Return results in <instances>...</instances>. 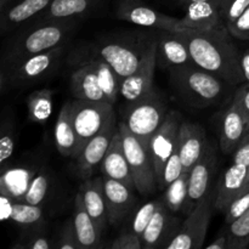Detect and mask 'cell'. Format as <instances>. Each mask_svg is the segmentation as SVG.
I'll return each instance as SVG.
<instances>
[{
  "label": "cell",
  "instance_id": "6da1fadb",
  "mask_svg": "<svg viewBox=\"0 0 249 249\" xmlns=\"http://www.w3.org/2000/svg\"><path fill=\"white\" fill-rule=\"evenodd\" d=\"M180 33L189 46L195 65L229 84H242L241 53L226 27L202 32L186 29Z\"/></svg>",
  "mask_w": 249,
  "mask_h": 249
},
{
  "label": "cell",
  "instance_id": "7a4b0ae2",
  "mask_svg": "<svg viewBox=\"0 0 249 249\" xmlns=\"http://www.w3.org/2000/svg\"><path fill=\"white\" fill-rule=\"evenodd\" d=\"M77 24L78 19L34 22L10 39L5 46L1 66L65 45L74 33Z\"/></svg>",
  "mask_w": 249,
  "mask_h": 249
},
{
  "label": "cell",
  "instance_id": "3957f363",
  "mask_svg": "<svg viewBox=\"0 0 249 249\" xmlns=\"http://www.w3.org/2000/svg\"><path fill=\"white\" fill-rule=\"evenodd\" d=\"M170 83L180 99L195 108H206L221 101L231 84L196 65L174 68Z\"/></svg>",
  "mask_w": 249,
  "mask_h": 249
},
{
  "label": "cell",
  "instance_id": "277c9868",
  "mask_svg": "<svg viewBox=\"0 0 249 249\" xmlns=\"http://www.w3.org/2000/svg\"><path fill=\"white\" fill-rule=\"evenodd\" d=\"M63 56L65 45L57 46L22 58L9 66H1L0 77L7 79L9 85L17 88L32 87L51 77L60 68Z\"/></svg>",
  "mask_w": 249,
  "mask_h": 249
},
{
  "label": "cell",
  "instance_id": "5b68a950",
  "mask_svg": "<svg viewBox=\"0 0 249 249\" xmlns=\"http://www.w3.org/2000/svg\"><path fill=\"white\" fill-rule=\"evenodd\" d=\"M168 113L167 102L155 89L147 96L129 102L123 122L129 130L148 147L151 138L164 123Z\"/></svg>",
  "mask_w": 249,
  "mask_h": 249
},
{
  "label": "cell",
  "instance_id": "8992f818",
  "mask_svg": "<svg viewBox=\"0 0 249 249\" xmlns=\"http://www.w3.org/2000/svg\"><path fill=\"white\" fill-rule=\"evenodd\" d=\"M216 187L195 206L180 225L179 231L167 245V249H201L204 247L209 223L215 209Z\"/></svg>",
  "mask_w": 249,
  "mask_h": 249
},
{
  "label": "cell",
  "instance_id": "52a82bcc",
  "mask_svg": "<svg viewBox=\"0 0 249 249\" xmlns=\"http://www.w3.org/2000/svg\"><path fill=\"white\" fill-rule=\"evenodd\" d=\"M118 126L136 191L142 196H150L156 191L158 185L148 147L129 130L123 121L119 122Z\"/></svg>",
  "mask_w": 249,
  "mask_h": 249
},
{
  "label": "cell",
  "instance_id": "ba28073f",
  "mask_svg": "<svg viewBox=\"0 0 249 249\" xmlns=\"http://www.w3.org/2000/svg\"><path fill=\"white\" fill-rule=\"evenodd\" d=\"M71 114L80 155L85 145L106 126L116 113L113 105L109 102L75 99L71 101Z\"/></svg>",
  "mask_w": 249,
  "mask_h": 249
},
{
  "label": "cell",
  "instance_id": "9c48e42d",
  "mask_svg": "<svg viewBox=\"0 0 249 249\" xmlns=\"http://www.w3.org/2000/svg\"><path fill=\"white\" fill-rule=\"evenodd\" d=\"M150 43L135 44L124 40H106L97 45L95 53L113 68L121 82L138 70Z\"/></svg>",
  "mask_w": 249,
  "mask_h": 249
},
{
  "label": "cell",
  "instance_id": "30bf717a",
  "mask_svg": "<svg viewBox=\"0 0 249 249\" xmlns=\"http://www.w3.org/2000/svg\"><path fill=\"white\" fill-rule=\"evenodd\" d=\"M116 17L121 21L130 22L136 26L150 27L160 31H186V28L182 27L181 19L156 11L141 0H118Z\"/></svg>",
  "mask_w": 249,
  "mask_h": 249
},
{
  "label": "cell",
  "instance_id": "8fae6325",
  "mask_svg": "<svg viewBox=\"0 0 249 249\" xmlns=\"http://www.w3.org/2000/svg\"><path fill=\"white\" fill-rule=\"evenodd\" d=\"M181 122V117L178 112L169 111L164 123L153 134L148 143V152L155 168L157 185L162 181L163 169L178 145Z\"/></svg>",
  "mask_w": 249,
  "mask_h": 249
},
{
  "label": "cell",
  "instance_id": "7c38bea8",
  "mask_svg": "<svg viewBox=\"0 0 249 249\" xmlns=\"http://www.w3.org/2000/svg\"><path fill=\"white\" fill-rule=\"evenodd\" d=\"M216 168V152L213 143L208 141L203 153L196 164L190 170L189 195L182 208L185 216L195 208L197 203L211 191L212 179Z\"/></svg>",
  "mask_w": 249,
  "mask_h": 249
},
{
  "label": "cell",
  "instance_id": "4fadbf2b",
  "mask_svg": "<svg viewBox=\"0 0 249 249\" xmlns=\"http://www.w3.org/2000/svg\"><path fill=\"white\" fill-rule=\"evenodd\" d=\"M156 63H157V41H151L138 70L121 80V95L128 102H134L147 96L155 90Z\"/></svg>",
  "mask_w": 249,
  "mask_h": 249
},
{
  "label": "cell",
  "instance_id": "5bb4252c",
  "mask_svg": "<svg viewBox=\"0 0 249 249\" xmlns=\"http://www.w3.org/2000/svg\"><path fill=\"white\" fill-rule=\"evenodd\" d=\"M181 223L182 221L167 208L163 199H158L157 209L141 236L143 249L167 247L179 231Z\"/></svg>",
  "mask_w": 249,
  "mask_h": 249
},
{
  "label": "cell",
  "instance_id": "9a60e30c",
  "mask_svg": "<svg viewBox=\"0 0 249 249\" xmlns=\"http://www.w3.org/2000/svg\"><path fill=\"white\" fill-rule=\"evenodd\" d=\"M118 130L119 126L117 123V117L114 114L111 121L106 124V126L85 145V147L83 148L77 158V170L80 178H83L84 180L88 179L92 174L95 167L97 164H101L102 160L113 140V136Z\"/></svg>",
  "mask_w": 249,
  "mask_h": 249
},
{
  "label": "cell",
  "instance_id": "2e32d148",
  "mask_svg": "<svg viewBox=\"0 0 249 249\" xmlns=\"http://www.w3.org/2000/svg\"><path fill=\"white\" fill-rule=\"evenodd\" d=\"M157 62L169 71L195 65L180 32L162 31L157 40Z\"/></svg>",
  "mask_w": 249,
  "mask_h": 249
},
{
  "label": "cell",
  "instance_id": "e0dca14e",
  "mask_svg": "<svg viewBox=\"0 0 249 249\" xmlns=\"http://www.w3.org/2000/svg\"><path fill=\"white\" fill-rule=\"evenodd\" d=\"M207 143L208 140L202 125L194 122H181L179 138H178V148H179L184 172L190 173L203 153Z\"/></svg>",
  "mask_w": 249,
  "mask_h": 249
},
{
  "label": "cell",
  "instance_id": "ac0fdd59",
  "mask_svg": "<svg viewBox=\"0 0 249 249\" xmlns=\"http://www.w3.org/2000/svg\"><path fill=\"white\" fill-rule=\"evenodd\" d=\"M51 1L53 0H12L0 10V31L2 36L38 17Z\"/></svg>",
  "mask_w": 249,
  "mask_h": 249
},
{
  "label": "cell",
  "instance_id": "d6986e66",
  "mask_svg": "<svg viewBox=\"0 0 249 249\" xmlns=\"http://www.w3.org/2000/svg\"><path fill=\"white\" fill-rule=\"evenodd\" d=\"M133 191L123 182L104 177V192L111 225L122 223L134 208L136 201Z\"/></svg>",
  "mask_w": 249,
  "mask_h": 249
},
{
  "label": "cell",
  "instance_id": "ffe728a7",
  "mask_svg": "<svg viewBox=\"0 0 249 249\" xmlns=\"http://www.w3.org/2000/svg\"><path fill=\"white\" fill-rule=\"evenodd\" d=\"M186 15L181 18V24L184 28L202 32L221 29L226 27L221 17L220 7L215 0L192 2L186 6Z\"/></svg>",
  "mask_w": 249,
  "mask_h": 249
},
{
  "label": "cell",
  "instance_id": "44dd1931",
  "mask_svg": "<svg viewBox=\"0 0 249 249\" xmlns=\"http://www.w3.org/2000/svg\"><path fill=\"white\" fill-rule=\"evenodd\" d=\"M249 165L233 162L224 172L216 185L215 209L225 213L231 203L237 198L247 181Z\"/></svg>",
  "mask_w": 249,
  "mask_h": 249
},
{
  "label": "cell",
  "instance_id": "7402d4cb",
  "mask_svg": "<svg viewBox=\"0 0 249 249\" xmlns=\"http://www.w3.org/2000/svg\"><path fill=\"white\" fill-rule=\"evenodd\" d=\"M101 172L104 177L123 182L130 189L136 190L130 167H129L128 160H126L125 152H124L123 141H122V135L119 130L113 136V140L102 160Z\"/></svg>",
  "mask_w": 249,
  "mask_h": 249
},
{
  "label": "cell",
  "instance_id": "603a6c76",
  "mask_svg": "<svg viewBox=\"0 0 249 249\" xmlns=\"http://www.w3.org/2000/svg\"><path fill=\"white\" fill-rule=\"evenodd\" d=\"M83 202L88 213L94 220L95 225L101 233L109 224L106 198L104 192V177L95 179H85L79 189Z\"/></svg>",
  "mask_w": 249,
  "mask_h": 249
},
{
  "label": "cell",
  "instance_id": "cb8c5ba5",
  "mask_svg": "<svg viewBox=\"0 0 249 249\" xmlns=\"http://www.w3.org/2000/svg\"><path fill=\"white\" fill-rule=\"evenodd\" d=\"M106 0H53L51 4L36 17L38 21L78 19L96 11Z\"/></svg>",
  "mask_w": 249,
  "mask_h": 249
},
{
  "label": "cell",
  "instance_id": "d4e9b609",
  "mask_svg": "<svg viewBox=\"0 0 249 249\" xmlns=\"http://www.w3.org/2000/svg\"><path fill=\"white\" fill-rule=\"evenodd\" d=\"M71 91L75 99L108 102L101 89L96 72L88 61H83L71 75Z\"/></svg>",
  "mask_w": 249,
  "mask_h": 249
},
{
  "label": "cell",
  "instance_id": "484cf974",
  "mask_svg": "<svg viewBox=\"0 0 249 249\" xmlns=\"http://www.w3.org/2000/svg\"><path fill=\"white\" fill-rule=\"evenodd\" d=\"M248 126L242 112L238 109L235 102L229 106L224 113L220 129V150L225 155L235 152L242 139L247 135Z\"/></svg>",
  "mask_w": 249,
  "mask_h": 249
},
{
  "label": "cell",
  "instance_id": "4316f807",
  "mask_svg": "<svg viewBox=\"0 0 249 249\" xmlns=\"http://www.w3.org/2000/svg\"><path fill=\"white\" fill-rule=\"evenodd\" d=\"M73 224L82 249H94L101 247L102 233L95 225L94 220L88 213L83 202L82 195L78 191L74 197V208H73Z\"/></svg>",
  "mask_w": 249,
  "mask_h": 249
},
{
  "label": "cell",
  "instance_id": "83f0119b",
  "mask_svg": "<svg viewBox=\"0 0 249 249\" xmlns=\"http://www.w3.org/2000/svg\"><path fill=\"white\" fill-rule=\"evenodd\" d=\"M55 145L58 152L65 157L78 158V138L71 114V101L66 102L58 113L55 124Z\"/></svg>",
  "mask_w": 249,
  "mask_h": 249
},
{
  "label": "cell",
  "instance_id": "f1b7e54d",
  "mask_svg": "<svg viewBox=\"0 0 249 249\" xmlns=\"http://www.w3.org/2000/svg\"><path fill=\"white\" fill-rule=\"evenodd\" d=\"M10 220L16 224L22 232H40L46 225L41 206L14 202Z\"/></svg>",
  "mask_w": 249,
  "mask_h": 249
},
{
  "label": "cell",
  "instance_id": "f546056e",
  "mask_svg": "<svg viewBox=\"0 0 249 249\" xmlns=\"http://www.w3.org/2000/svg\"><path fill=\"white\" fill-rule=\"evenodd\" d=\"M85 61H88L92 66L99 78L102 91L106 95L109 104L113 105L118 99V95H121V82H119L118 75L116 74L113 68L96 53L88 55Z\"/></svg>",
  "mask_w": 249,
  "mask_h": 249
},
{
  "label": "cell",
  "instance_id": "4dcf8cb0",
  "mask_svg": "<svg viewBox=\"0 0 249 249\" xmlns=\"http://www.w3.org/2000/svg\"><path fill=\"white\" fill-rule=\"evenodd\" d=\"M53 91L48 88L33 91L27 97L29 121L34 123H44L48 121L53 112Z\"/></svg>",
  "mask_w": 249,
  "mask_h": 249
},
{
  "label": "cell",
  "instance_id": "1f68e13d",
  "mask_svg": "<svg viewBox=\"0 0 249 249\" xmlns=\"http://www.w3.org/2000/svg\"><path fill=\"white\" fill-rule=\"evenodd\" d=\"M53 178L49 172H40L33 177L28 185V189L23 196L18 199L19 202L33 204V206H43L49 198L53 190Z\"/></svg>",
  "mask_w": 249,
  "mask_h": 249
},
{
  "label": "cell",
  "instance_id": "d6a6232c",
  "mask_svg": "<svg viewBox=\"0 0 249 249\" xmlns=\"http://www.w3.org/2000/svg\"><path fill=\"white\" fill-rule=\"evenodd\" d=\"M190 173L184 172L177 180L165 187V191L160 198L172 213L177 214L182 212L189 195Z\"/></svg>",
  "mask_w": 249,
  "mask_h": 249
},
{
  "label": "cell",
  "instance_id": "836d02e7",
  "mask_svg": "<svg viewBox=\"0 0 249 249\" xmlns=\"http://www.w3.org/2000/svg\"><path fill=\"white\" fill-rule=\"evenodd\" d=\"M0 165L1 172L9 168L10 160L14 156L15 151V122L11 112L2 114L1 126H0Z\"/></svg>",
  "mask_w": 249,
  "mask_h": 249
},
{
  "label": "cell",
  "instance_id": "e575fe53",
  "mask_svg": "<svg viewBox=\"0 0 249 249\" xmlns=\"http://www.w3.org/2000/svg\"><path fill=\"white\" fill-rule=\"evenodd\" d=\"M226 235L229 238V249L249 248V209L229 224Z\"/></svg>",
  "mask_w": 249,
  "mask_h": 249
},
{
  "label": "cell",
  "instance_id": "d590c367",
  "mask_svg": "<svg viewBox=\"0 0 249 249\" xmlns=\"http://www.w3.org/2000/svg\"><path fill=\"white\" fill-rule=\"evenodd\" d=\"M56 243L46 237L43 231L40 232H22L12 249H53Z\"/></svg>",
  "mask_w": 249,
  "mask_h": 249
},
{
  "label": "cell",
  "instance_id": "8d00e7d4",
  "mask_svg": "<svg viewBox=\"0 0 249 249\" xmlns=\"http://www.w3.org/2000/svg\"><path fill=\"white\" fill-rule=\"evenodd\" d=\"M182 173H184V167H182L179 148H178V145H177L174 152L172 153V156H170L169 160H168L167 164H165L164 169H163L162 181H160V184L158 185V189L165 190V187H167L168 185L172 184L174 180H177Z\"/></svg>",
  "mask_w": 249,
  "mask_h": 249
},
{
  "label": "cell",
  "instance_id": "74e56055",
  "mask_svg": "<svg viewBox=\"0 0 249 249\" xmlns=\"http://www.w3.org/2000/svg\"><path fill=\"white\" fill-rule=\"evenodd\" d=\"M158 199H156V201H152V202H148V203L143 204V206L139 209L138 213H136L135 216L133 218V221H131V225H130V230L129 231L136 233V235L140 236V237L142 236L143 231H145V229L147 228L148 223L151 221L156 209H157Z\"/></svg>",
  "mask_w": 249,
  "mask_h": 249
},
{
  "label": "cell",
  "instance_id": "f35d334b",
  "mask_svg": "<svg viewBox=\"0 0 249 249\" xmlns=\"http://www.w3.org/2000/svg\"><path fill=\"white\" fill-rule=\"evenodd\" d=\"M226 27L235 22L249 6V0H221L218 2Z\"/></svg>",
  "mask_w": 249,
  "mask_h": 249
},
{
  "label": "cell",
  "instance_id": "ab89813d",
  "mask_svg": "<svg viewBox=\"0 0 249 249\" xmlns=\"http://www.w3.org/2000/svg\"><path fill=\"white\" fill-rule=\"evenodd\" d=\"M57 249H82L80 243L78 241L77 232H75L73 219H68L61 226L58 232V240L56 242Z\"/></svg>",
  "mask_w": 249,
  "mask_h": 249
},
{
  "label": "cell",
  "instance_id": "60d3db41",
  "mask_svg": "<svg viewBox=\"0 0 249 249\" xmlns=\"http://www.w3.org/2000/svg\"><path fill=\"white\" fill-rule=\"evenodd\" d=\"M249 209V190L242 192L232 203L229 206L225 212V223L226 225L235 221L236 219L240 218L243 213H246Z\"/></svg>",
  "mask_w": 249,
  "mask_h": 249
},
{
  "label": "cell",
  "instance_id": "b9f144b4",
  "mask_svg": "<svg viewBox=\"0 0 249 249\" xmlns=\"http://www.w3.org/2000/svg\"><path fill=\"white\" fill-rule=\"evenodd\" d=\"M108 248L111 249H143L142 241L140 236L131 231H125L121 233L117 238L109 243Z\"/></svg>",
  "mask_w": 249,
  "mask_h": 249
},
{
  "label": "cell",
  "instance_id": "7bdbcfd3",
  "mask_svg": "<svg viewBox=\"0 0 249 249\" xmlns=\"http://www.w3.org/2000/svg\"><path fill=\"white\" fill-rule=\"evenodd\" d=\"M228 31L233 38L249 41V6L235 22L229 24Z\"/></svg>",
  "mask_w": 249,
  "mask_h": 249
},
{
  "label": "cell",
  "instance_id": "ee69618b",
  "mask_svg": "<svg viewBox=\"0 0 249 249\" xmlns=\"http://www.w3.org/2000/svg\"><path fill=\"white\" fill-rule=\"evenodd\" d=\"M233 102L238 107V109L242 112L243 117H245L246 122H247V126L249 130V84L243 83L236 90L235 95H233Z\"/></svg>",
  "mask_w": 249,
  "mask_h": 249
},
{
  "label": "cell",
  "instance_id": "f6af8a7d",
  "mask_svg": "<svg viewBox=\"0 0 249 249\" xmlns=\"http://www.w3.org/2000/svg\"><path fill=\"white\" fill-rule=\"evenodd\" d=\"M233 162L249 165V131L233 152Z\"/></svg>",
  "mask_w": 249,
  "mask_h": 249
},
{
  "label": "cell",
  "instance_id": "bcb514c9",
  "mask_svg": "<svg viewBox=\"0 0 249 249\" xmlns=\"http://www.w3.org/2000/svg\"><path fill=\"white\" fill-rule=\"evenodd\" d=\"M206 249H229V238L226 235V231L219 233L215 240L212 241L209 245L204 246Z\"/></svg>",
  "mask_w": 249,
  "mask_h": 249
},
{
  "label": "cell",
  "instance_id": "7dc6e473",
  "mask_svg": "<svg viewBox=\"0 0 249 249\" xmlns=\"http://www.w3.org/2000/svg\"><path fill=\"white\" fill-rule=\"evenodd\" d=\"M1 220H7L11 216L12 212V206H14V201L10 196H7L6 194H2L1 192Z\"/></svg>",
  "mask_w": 249,
  "mask_h": 249
},
{
  "label": "cell",
  "instance_id": "c3c4849f",
  "mask_svg": "<svg viewBox=\"0 0 249 249\" xmlns=\"http://www.w3.org/2000/svg\"><path fill=\"white\" fill-rule=\"evenodd\" d=\"M240 63H241V71H242L243 83L249 84V48L241 53Z\"/></svg>",
  "mask_w": 249,
  "mask_h": 249
},
{
  "label": "cell",
  "instance_id": "681fc988",
  "mask_svg": "<svg viewBox=\"0 0 249 249\" xmlns=\"http://www.w3.org/2000/svg\"><path fill=\"white\" fill-rule=\"evenodd\" d=\"M197 1H206V0H180V4L184 5V6H189V5L192 4V2H197Z\"/></svg>",
  "mask_w": 249,
  "mask_h": 249
},
{
  "label": "cell",
  "instance_id": "f907efd6",
  "mask_svg": "<svg viewBox=\"0 0 249 249\" xmlns=\"http://www.w3.org/2000/svg\"><path fill=\"white\" fill-rule=\"evenodd\" d=\"M248 190H249V170H248V177H247V181H246V185H245V187H243L242 192H245V191H248ZM242 192H241V194H242Z\"/></svg>",
  "mask_w": 249,
  "mask_h": 249
},
{
  "label": "cell",
  "instance_id": "816d5d0a",
  "mask_svg": "<svg viewBox=\"0 0 249 249\" xmlns=\"http://www.w3.org/2000/svg\"><path fill=\"white\" fill-rule=\"evenodd\" d=\"M215 1H216V2H219V1H221V0H215Z\"/></svg>",
  "mask_w": 249,
  "mask_h": 249
}]
</instances>
